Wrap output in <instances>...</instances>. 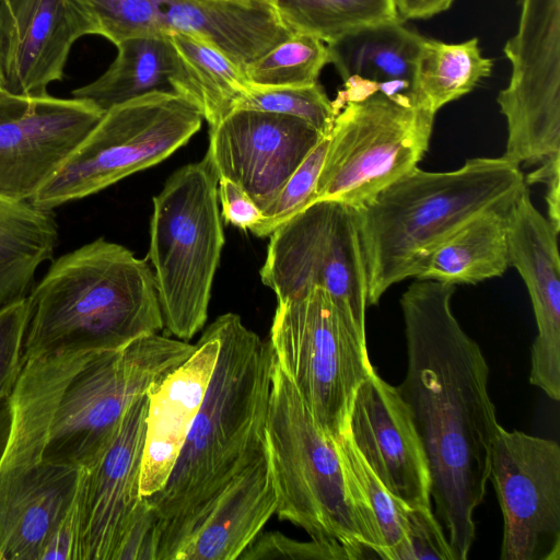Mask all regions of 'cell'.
I'll return each instance as SVG.
<instances>
[{"mask_svg": "<svg viewBox=\"0 0 560 560\" xmlns=\"http://www.w3.org/2000/svg\"><path fill=\"white\" fill-rule=\"evenodd\" d=\"M454 292L455 285L416 279L402 293L407 371L397 388L428 460L434 515L454 560H466L499 422L489 366L452 311Z\"/></svg>", "mask_w": 560, "mask_h": 560, "instance_id": "obj_1", "label": "cell"}, {"mask_svg": "<svg viewBox=\"0 0 560 560\" xmlns=\"http://www.w3.org/2000/svg\"><path fill=\"white\" fill-rule=\"evenodd\" d=\"M220 350L202 405L166 483L144 497L153 560H176L226 488L268 457L273 355L234 313L220 315Z\"/></svg>", "mask_w": 560, "mask_h": 560, "instance_id": "obj_2", "label": "cell"}, {"mask_svg": "<svg viewBox=\"0 0 560 560\" xmlns=\"http://www.w3.org/2000/svg\"><path fill=\"white\" fill-rule=\"evenodd\" d=\"M518 166L500 158H474L454 171L413 168L355 209L366 278L368 306L408 278L466 221L513 202L525 189Z\"/></svg>", "mask_w": 560, "mask_h": 560, "instance_id": "obj_3", "label": "cell"}, {"mask_svg": "<svg viewBox=\"0 0 560 560\" xmlns=\"http://www.w3.org/2000/svg\"><path fill=\"white\" fill-rule=\"evenodd\" d=\"M28 299L23 362L116 350L164 328L148 260L102 237L56 259Z\"/></svg>", "mask_w": 560, "mask_h": 560, "instance_id": "obj_4", "label": "cell"}, {"mask_svg": "<svg viewBox=\"0 0 560 560\" xmlns=\"http://www.w3.org/2000/svg\"><path fill=\"white\" fill-rule=\"evenodd\" d=\"M90 353L24 361L0 401V560H40L78 500L85 469L50 463L44 451L61 394Z\"/></svg>", "mask_w": 560, "mask_h": 560, "instance_id": "obj_5", "label": "cell"}, {"mask_svg": "<svg viewBox=\"0 0 560 560\" xmlns=\"http://www.w3.org/2000/svg\"><path fill=\"white\" fill-rule=\"evenodd\" d=\"M266 439L279 518L303 528L311 539L343 548L350 560L373 558L335 440L317 424L275 360Z\"/></svg>", "mask_w": 560, "mask_h": 560, "instance_id": "obj_6", "label": "cell"}, {"mask_svg": "<svg viewBox=\"0 0 560 560\" xmlns=\"http://www.w3.org/2000/svg\"><path fill=\"white\" fill-rule=\"evenodd\" d=\"M218 182L205 155L174 172L153 197L149 258L163 329L185 341L205 326L224 245Z\"/></svg>", "mask_w": 560, "mask_h": 560, "instance_id": "obj_7", "label": "cell"}, {"mask_svg": "<svg viewBox=\"0 0 560 560\" xmlns=\"http://www.w3.org/2000/svg\"><path fill=\"white\" fill-rule=\"evenodd\" d=\"M195 349L196 345L156 332L116 350L90 353L61 394L44 458L75 468L91 467L129 406L154 390Z\"/></svg>", "mask_w": 560, "mask_h": 560, "instance_id": "obj_8", "label": "cell"}, {"mask_svg": "<svg viewBox=\"0 0 560 560\" xmlns=\"http://www.w3.org/2000/svg\"><path fill=\"white\" fill-rule=\"evenodd\" d=\"M269 345L322 430L336 439L347 427L361 383L375 369L361 335L328 291L316 287L278 302Z\"/></svg>", "mask_w": 560, "mask_h": 560, "instance_id": "obj_9", "label": "cell"}, {"mask_svg": "<svg viewBox=\"0 0 560 560\" xmlns=\"http://www.w3.org/2000/svg\"><path fill=\"white\" fill-rule=\"evenodd\" d=\"M197 105L174 93H151L116 105L30 202L54 210L151 167L200 129Z\"/></svg>", "mask_w": 560, "mask_h": 560, "instance_id": "obj_10", "label": "cell"}, {"mask_svg": "<svg viewBox=\"0 0 560 560\" xmlns=\"http://www.w3.org/2000/svg\"><path fill=\"white\" fill-rule=\"evenodd\" d=\"M435 114L382 92L346 102L338 112L314 202L359 209L418 167L429 149Z\"/></svg>", "mask_w": 560, "mask_h": 560, "instance_id": "obj_11", "label": "cell"}, {"mask_svg": "<svg viewBox=\"0 0 560 560\" xmlns=\"http://www.w3.org/2000/svg\"><path fill=\"white\" fill-rule=\"evenodd\" d=\"M269 236L259 275L278 302L323 288L366 336V278L355 209L335 200L315 201Z\"/></svg>", "mask_w": 560, "mask_h": 560, "instance_id": "obj_12", "label": "cell"}, {"mask_svg": "<svg viewBox=\"0 0 560 560\" xmlns=\"http://www.w3.org/2000/svg\"><path fill=\"white\" fill-rule=\"evenodd\" d=\"M503 50L512 72L497 97L508 125L502 158L539 165L560 154V0H522Z\"/></svg>", "mask_w": 560, "mask_h": 560, "instance_id": "obj_13", "label": "cell"}, {"mask_svg": "<svg viewBox=\"0 0 560 560\" xmlns=\"http://www.w3.org/2000/svg\"><path fill=\"white\" fill-rule=\"evenodd\" d=\"M503 515L501 560L560 559V446L500 424L490 458Z\"/></svg>", "mask_w": 560, "mask_h": 560, "instance_id": "obj_14", "label": "cell"}, {"mask_svg": "<svg viewBox=\"0 0 560 560\" xmlns=\"http://www.w3.org/2000/svg\"><path fill=\"white\" fill-rule=\"evenodd\" d=\"M101 35H198L245 66L275 46L282 24L270 0H96Z\"/></svg>", "mask_w": 560, "mask_h": 560, "instance_id": "obj_15", "label": "cell"}, {"mask_svg": "<svg viewBox=\"0 0 560 560\" xmlns=\"http://www.w3.org/2000/svg\"><path fill=\"white\" fill-rule=\"evenodd\" d=\"M89 101L0 90V196L31 201L102 118Z\"/></svg>", "mask_w": 560, "mask_h": 560, "instance_id": "obj_16", "label": "cell"}, {"mask_svg": "<svg viewBox=\"0 0 560 560\" xmlns=\"http://www.w3.org/2000/svg\"><path fill=\"white\" fill-rule=\"evenodd\" d=\"M149 394L126 410L108 446L85 469L79 493L75 560H118L132 530L150 515L140 495Z\"/></svg>", "mask_w": 560, "mask_h": 560, "instance_id": "obj_17", "label": "cell"}, {"mask_svg": "<svg viewBox=\"0 0 560 560\" xmlns=\"http://www.w3.org/2000/svg\"><path fill=\"white\" fill-rule=\"evenodd\" d=\"M323 137L293 116L235 109L210 128L206 155L262 212Z\"/></svg>", "mask_w": 560, "mask_h": 560, "instance_id": "obj_18", "label": "cell"}, {"mask_svg": "<svg viewBox=\"0 0 560 560\" xmlns=\"http://www.w3.org/2000/svg\"><path fill=\"white\" fill-rule=\"evenodd\" d=\"M349 434L369 467L408 506L431 508L428 460L398 388L373 372L358 387L348 416Z\"/></svg>", "mask_w": 560, "mask_h": 560, "instance_id": "obj_19", "label": "cell"}, {"mask_svg": "<svg viewBox=\"0 0 560 560\" xmlns=\"http://www.w3.org/2000/svg\"><path fill=\"white\" fill-rule=\"evenodd\" d=\"M97 35L80 0H0V67L5 89L47 93L61 81L74 43Z\"/></svg>", "mask_w": 560, "mask_h": 560, "instance_id": "obj_20", "label": "cell"}, {"mask_svg": "<svg viewBox=\"0 0 560 560\" xmlns=\"http://www.w3.org/2000/svg\"><path fill=\"white\" fill-rule=\"evenodd\" d=\"M558 235L526 188L508 214L510 264L524 280L537 325L529 382L560 399V257Z\"/></svg>", "mask_w": 560, "mask_h": 560, "instance_id": "obj_21", "label": "cell"}, {"mask_svg": "<svg viewBox=\"0 0 560 560\" xmlns=\"http://www.w3.org/2000/svg\"><path fill=\"white\" fill-rule=\"evenodd\" d=\"M220 340L211 323L192 354L149 393L140 495L166 483L212 378Z\"/></svg>", "mask_w": 560, "mask_h": 560, "instance_id": "obj_22", "label": "cell"}, {"mask_svg": "<svg viewBox=\"0 0 560 560\" xmlns=\"http://www.w3.org/2000/svg\"><path fill=\"white\" fill-rule=\"evenodd\" d=\"M424 36L402 19L358 30L327 44L329 63L343 82L332 101L339 112L350 101L382 92L413 103L416 62ZM416 104V103H415Z\"/></svg>", "mask_w": 560, "mask_h": 560, "instance_id": "obj_23", "label": "cell"}, {"mask_svg": "<svg viewBox=\"0 0 560 560\" xmlns=\"http://www.w3.org/2000/svg\"><path fill=\"white\" fill-rule=\"evenodd\" d=\"M116 47L117 56L107 70L74 89L72 97L89 101L106 112L147 94L174 93L199 108L197 84L171 36H135Z\"/></svg>", "mask_w": 560, "mask_h": 560, "instance_id": "obj_24", "label": "cell"}, {"mask_svg": "<svg viewBox=\"0 0 560 560\" xmlns=\"http://www.w3.org/2000/svg\"><path fill=\"white\" fill-rule=\"evenodd\" d=\"M268 457L230 485L176 560H234L276 513Z\"/></svg>", "mask_w": 560, "mask_h": 560, "instance_id": "obj_25", "label": "cell"}, {"mask_svg": "<svg viewBox=\"0 0 560 560\" xmlns=\"http://www.w3.org/2000/svg\"><path fill=\"white\" fill-rule=\"evenodd\" d=\"M513 202L466 221L431 253L416 279L456 285L502 276L511 266L508 214Z\"/></svg>", "mask_w": 560, "mask_h": 560, "instance_id": "obj_26", "label": "cell"}, {"mask_svg": "<svg viewBox=\"0 0 560 560\" xmlns=\"http://www.w3.org/2000/svg\"><path fill=\"white\" fill-rule=\"evenodd\" d=\"M58 243L52 210L0 196V311L26 299Z\"/></svg>", "mask_w": 560, "mask_h": 560, "instance_id": "obj_27", "label": "cell"}, {"mask_svg": "<svg viewBox=\"0 0 560 560\" xmlns=\"http://www.w3.org/2000/svg\"><path fill=\"white\" fill-rule=\"evenodd\" d=\"M363 538L373 559L399 560L406 541L407 506L369 467L348 428L334 439Z\"/></svg>", "mask_w": 560, "mask_h": 560, "instance_id": "obj_28", "label": "cell"}, {"mask_svg": "<svg viewBox=\"0 0 560 560\" xmlns=\"http://www.w3.org/2000/svg\"><path fill=\"white\" fill-rule=\"evenodd\" d=\"M492 67V60L482 56L477 37L445 43L424 36L416 62L413 101L436 114L490 77Z\"/></svg>", "mask_w": 560, "mask_h": 560, "instance_id": "obj_29", "label": "cell"}, {"mask_svg": "<svg viewBox=\"0 0 560 560\" xmlns=\"http://www.w3.org/2000/svg\"><path fill=\"white\" fill-rule=\"evenodd\" d=\"M171 38L194 77L200 112L212 128L250 88L244 66L198 35L174 33Z\"/></svg>", "mask_w": 560, "mask_h": 560, "instance_id": "obj_30", "label": "cell"}, {"mask_svg": "<svg viewBox=\"0 0 560 560\" xmlns=\"http://www.w3.org/2000/svg\"><path fill=\"white\" fill-rule=\"evenodd\" d=\"M292 32L334 43L358 30L401 19L393 0H271Z\"/></svg>", "mask_w": 560, "mask_h": 560, "instance_id": "obj_31", "label": "cell"}, {"mask_svg": "<svg viewBox=\"0 0 560 560\" xmlns=\"http://www.w3.org/2000/svg\"><path fill=\"white\" fill-rule=\"evenodd\" d=\"M329 63L327 44L314 35L292 32L285 39L244 66L250 85H307L318 82Z\"/></svg>", "mask_w": 560, "mask_h": 560, "instance_id": "obj_32", "label": "cell"}, {"mask_svg": "<svg viewBox=\"0 0 560 560\" xmlns=\"http://www.w3.org/2000/svg\"><path fill=\"white\" fill-rule=\"evenodd\" d=\"M235 109L293 116L308 122L323 136L330 133L338 114L319 82L272 88L250 85L234 105Z\"/></svg>", "mask_w": 560, "mask_h": 560, "instance_id": "obj_33", "label": "cell"}, {"mask_svg": "<svg viewBox=\"0 0 560 560\" xmlns=\"http://www.w3.org/2000/svg\"><path fill=\"white\" fill-rule=\"evenodd\" d=\"M330 135V133H329ZM329 135L316 147L288 179L275 200L250 232L259 237L270 235L280 224L314 202L318 176L327 151Z\"/></svg>", "mask_w": 560, "mask_h": 560, "instance_id": "obj_34", "label": "cell"}, {"mask_svg": "<svg viewBox=\"0 0 560 560\" xmlns=\"http://www.w3.org/2000/svg\"><path fill=\"white\" fill-rule=\"evenodd\" d=\"M237 559L350 560V557L343 548L336 545L315 539L299 541L280 532H268L259 533Z\"/></svg>", "mask_w": 560, "mask_h": 560, "instance_id": "obj_35", "label": "cell"}, {"mask_svg": "<svg viewBox=\"0 0 560 560\" xmlns=\"http://www.w3.org/2000/svg\"><path fill=\"white\" fill-rule=\"evenodd\" d=\"M31 311L28 296L0 311V401L12 389L24 363L23 342Z\"/></svg>", "mask_w": 560, "mask_h": 560, "instance_id": "obj_36", "label": "cell"}, {"mask_svg": "<svg viewBox=\"0 0 560 560\" xmlns=\"http://www.w3.org/2000/svg\"><path fill=\"white\" fill-rule=\"evenodd\" d=\"M406 520V541L399 560H454L432 508L407 506Z\"/></svg>", "mask_w": 560, "mask_h": 560, "instance_id": "obj_37", "label": "cell"}, {"mask_svg": "<svg viewBox=\"0 0 560 560\" xmlns=\"http://www.w3.org/2000/svg\"><path fill=\"white\" fill-rule=\"evenodd\" d=\"M218 200L224 220L244 231H250L262 217L261 210L250 197L228 178H219Z\"/></svg>", "mask_w": 560, "mask_h": 560, "instance_id": "obj_38", "label": "cell"}, {"mask_svg": "<svg viewBox=\"0 0 560 560\" xmlns=\"http://www.w3.org/2000/svg\"><path fill=\"white\" fill-rule=\"evenodd\" d=\"M524 178L526 185L546 184L547 219L557 231H560V154L546 160Z\"/></svg>", "mask_w": 560, "mask_h": 560, "instance_id": "obj_39", "label": "cell"}, {"mask_svg": "<svg viewBox=\"0 0 560 560\" xmlns=\"http://www.w3.org/2000/svg\"><path fill=\"white\" fill-rule=\"evenodd\" d=\"M405 20L429 19L451 8L455 0H393Z\"/></svg>", "mask_w": 560, "mask_h": 560, "instance_id": "obj_40", "label": "cell"}, {"mask_svg": "<svg viewBox=\"0 0 560 560\" xmlns=\"http://www.w3.org/2000/svg\"><path fill=\"white\" fill-rule=\"evenodd\" d=\"M1 89H5V84H4V78H3V74H2V70H1V67H0V90Z\"/></svg>", "mask_w": 560, "mask_h": 560, "instance_id": "obj_41", "label": "cell"}]
</instances>
